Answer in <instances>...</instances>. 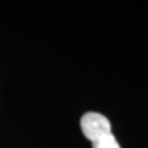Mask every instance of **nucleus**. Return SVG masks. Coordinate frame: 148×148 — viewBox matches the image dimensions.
<instances>
[{
  "label": "nucleus",
  "instance_id": "obj_1",
  "mask_svg": "<svg viewBox=\"0 0 148 148\" xmlns=\"http://www.w3.org/2000/svg\"><path fill=\"white\" fill-rule=\"evenodd\" d=\"M82 132L92 143V148H121L111 132L109 119L99 112H86L80 119Z\"/></svg>",
  "mask_w": 148,
  "mask_h": 148
}]
</instances>
